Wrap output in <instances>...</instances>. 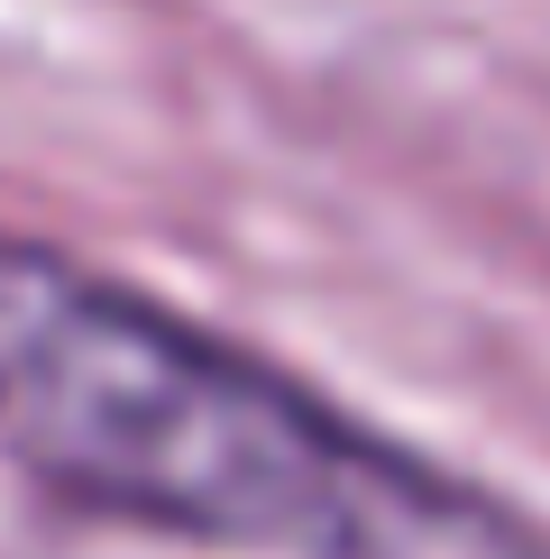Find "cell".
Returning <instances> with one entry per match:
<instances>
[{
  "label": "cell",
  "instance_id": "1",
  "mask_svg": "<svg viewBox=\"0 0 550 559\" xmlns=\"http://www.w3.org/2000/svg\"><path fill=\"white\" fill-rule=\"evenodd\" d=\"M0 459L101 523L266 559H412L450 486L285 367L0 239Z\"/></svg>",
  "mask_w": 550,
  "mask_h": 559
}]
</instances>
